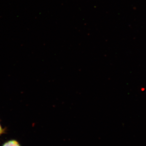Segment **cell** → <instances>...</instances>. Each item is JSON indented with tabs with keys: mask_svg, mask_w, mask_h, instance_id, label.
Returning <instances> with one entry per match:
<instances>
[{
	"mask_svg": "<svg viewBox=\"0 0 146 146\" xmlns=\"http://www.w3.org/2000/svg\"><path fill=\"white\" fill-rule=\"evenodd\" d=\"M2 146H21V145L17 140L11 139L5 142Z\"/></svg>",
	"mask_w": 146,
	"mask_h": 146,
	"instance_id": "6da1fadb",
	"label": "cell"
},
{
	"mask_svg": "<svg viewBox=\"0 0 146 146\" xmlns=\"http://www.w3.org/2000/svg\"><path fill=\"white\" fill-rule=\"evenodd\" d=\"M6 133V128L3 127L0 122V137Z\"/></svg>",
	"mask_w": 146,
	"mask_h": 146,
	"instance_id": "7a4b0ae2",
	"label": "cell"
}]
</instances>
